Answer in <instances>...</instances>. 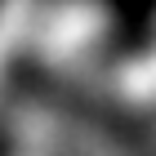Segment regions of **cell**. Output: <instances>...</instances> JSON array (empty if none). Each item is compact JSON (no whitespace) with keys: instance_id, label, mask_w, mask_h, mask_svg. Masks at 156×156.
<instances>
[{"instance_id":"6da1fadb","label":"cell","mask_w":156,"mask_h":156,"mask_svg":"<svg viewBox=\"0 0 156 156\" xmlns=\"http://www.w3.org/2000/svg\"><path fill=\"white\" fill-rule=\"evenodd\" d=\"M9 147H13L9 143V129H0V156H9Z\"/></svg>"}]
</instances>
